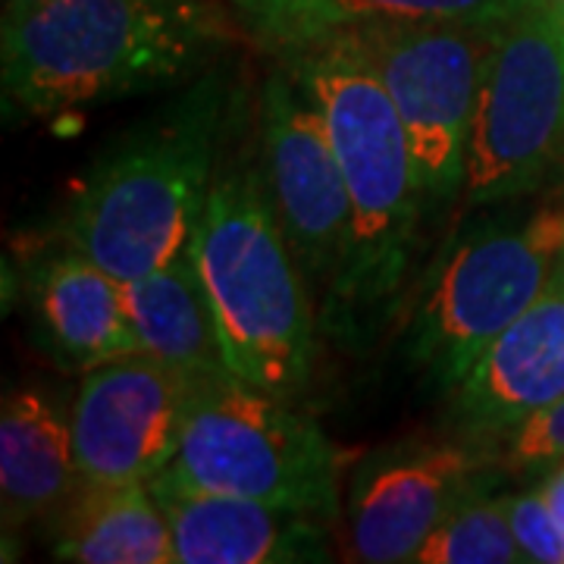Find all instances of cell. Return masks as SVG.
<instances>
[{
	"mask_svg": "<svg viewBox=\"0 0 564 564\" xmlns=\"http://www.w3.org/2000/svg\"><path fill=\"white\" fill-rule=\"evenodd\" d=\"M280 63L321 107L351 207L348 254L323 299V329L364 343L389 317L414 267L426 210L421 176L395 104L351 35Z\"/></svg>",
	"mask_w": 564,
	"mask_h": 564,
	"instance_id": "obj_1",
	"label": "cell"
},
{
	"mask_svg": "<svg viewBox=\"0 0 564 564\" xmlns=\"http://www.w3.org/2000/svg\"><path fill=\"white\" fill-rule=\"evenodd\" d=\"M229 25L220 0H44L3 22V110L39 120L185 85Z\"/></svg>",
	"mask_w": 564,
	"mask_h": 564,
	"instance_id": "obj_2",
	"label": "cell"
},
{
	"mask_svg": "<svg viewBox=\"0 0 564 564\" xmlns=\"http://www.w3.org/2000/svg\"><path fill=\"white\" fill-rule=\"evenodd\" d=\"M236 107L232 79L220 66L195 76L95 161L63 220V239L120 282L185 254L236 126Z\"/></svg>",
	"mask_w": 564,
	"mask_h": 564,
	"instance_id": "obj_3",
	"label": "cell"
},
{
	"mask_svg": "<svg viewBox=\"0 0 564 564\" xmlns=\"http://www.w3.org/2000/svg\"><path fill=\"white\" fill-rule=\"evenodd\" d=\"M251 151L254 144L220 158L192 254L232 373L267 395L295 402L314 380L317 329L307 280Z\"/></svg>",
	"mask_w": 564,
	"mask_h": 564,
	"instance_id": "obj_4",
	"label": "cell"
},
{
	"mask_svg": "<svg viewBox=\"0 0 564 564\" xmlns=\"http://www.w3.org/2000/svg\"><path fill=\"white\" fill-rule=\"evenodd\" d=\"M151 492L254 499L333 521L339 514V455L321 426L285 399L239 377L204 380L192 389L180 452Z\"/></svg>",
	"mask_w": 564,
	"mask_h": 564,
	"instance_id": "obj_5",
	"label": "cell"
},
{
	"mask_svg": "<svg viewBox=\"0 0 564 564\" xmlns=\"http://www.w3.org/2000/svg\"><path fill=\"white\" fill-rule=\"evenodd\" d=\"M564 254V207L524 223L489 220L458 232L433 261L408 326V355L455 392L511 323L540 299Z\"/></svg>",
	"mask_w": 564,
	"mask_h": 564,
	"instance_id": "obj_6",
	"label": "cell"
},
{
	"mask_svg": "<svg viewBox=\"0 0 564 564\" xmlns=\"http://www.w3.org/2000/svg\"><path fill=\"white\" fill-rule=\"evenodd\" d=\"M564 166V25L533 0L496 20L467 139L470 207L533 195Z\"/></svg>",
	"mask_w": 564,
	"mask_h": 564,
	"instance_id": "obj_7",
	"label": "cell"
},
{
	"mask_svg": "<svg viewBox=\"0 0 564 564\" xmlns=\"http://www.w3.org/2000/svg\"><path fill=\"white\" fill-rule=\"evenodd\" d=\"M496 20L386 22L351 32L395 104L426 207L464 192L467 139Z\"/></svg>",
	"mask_w": 564,
	"mask_h": 564,
	"instance_id": "obj_8",
	"label": "cell"
},
{
	"mask_svg": "<svg viewBox=\"0 0 564 564\" xmlns=\"http://www.w3.org/2000/svg\"><path fill=\"white\" fill-rule=\"evenodd\" d=\"M254 154L307 289H321L326 299L343 273L351 239L348 188L321 107L282 63L258 91Z\"/></svg>",
	"mask_w": 564,
	"mask_h": 564,
	"instance_id": "obj_9",
	"label": "cell"
},
{
	"mask_svg": "<svg viewBox=\"0 0 564 564\" xmlns=\"http://www.w3.org/2000/svg\"><path fill=\"white\" fill-rule=\"evenodd\" d=\"M505 467L477 445L408 436L370 452L351 474L345 527L355 562H414L426 536L467 499L502 484Z\"/></svg>",
	"mask_w": 564,
	"mask_h": 564,
	"instance_id": "obj_10",
	"label": "cell"
},
{
	"mask_svg": "<svg viewBox=\"0 0 564 564\" xmlns=\"http://www.w3.org/2000/svg\"><path fill=\"white\" fill-rule=\"evenodd\" d=\"M182 373L132 351L82 373L69 404L85 484H154L176 458L192 404Z\"/></svg>",
	"mask_w": 564,
	"mask_h": 564,
	"instance_id": "obj_11",
	"label": "cell"
},
{
	"mask_svg": "<svg viewBox=\"0 0 564 564\" xmlns=\"http://www.w3.org/2000/svg\"><path fill=\"white\" fill-rule=\"evenodd\" d=\"M564 395V280H552L540 299L484 351L452 392L455 436L489 455L533 411Z\"/></svg>",
	"mask_w": 564,
	"mask_h": 564,
	"instance_id": "obj_12",
	"label": "cell"
},
{
	"mask_svg": "<svg viewBox=\"0 0 564 564\" xmlns=\"http://www.w3.org/2000/svg\"><path fill=\"white\" fill-rule=\"evenodd\" d=\"M25 304L35 345L61 370L88 373L139 351L122 304V282L66 239L41 248L29 263Z\"/></svg>",
	"mask_w": 564,
	"mask_h": 564,
	"instance_id": "obj_13",
	"label": "cell"
},
{
	"mask_svg": "<svg viewBox=\"0 0 564 564\" xmlns=\"http://www.w3.org/2000/svg\"><path fill=\"white\" fill-rule=\"evenodd\" d=\"M176 564H299L326 562V518L295 508L207 492L158 496Z\"/></svg>",
	"mask_w": 564,
	"mask_h": 564,
	"instance_id": "obj_14",
	"label": "cell"
},
{
	"mask_svg": "<svg viewBox=\"0 0 564 564\" xmlns=\"http://www.w3.org/2000/svg\"><path fill=\"white\" fill-rule=\"evenodd\" d=\"M82 486L73 423L44 389H13L0 408L3 530L51 521Z\"/></svg>",
	"mask_w": 564,
	"mask_h": 564,
	"instance_id": "obj_15",
	"label": "cell"
},
{
	"mask_svg": "<svg viewBox=\"0 0 564 564\" xmlns=\"http://www.w3.org/2000/svg\"><path fill=\"white\" fill-rule=\"evenodd\" d=\"M261 54L289 61L370 25L414 20H492L514 0H220Z\"/></svg>",
	"mask_w": 564,
	"mask_h": 564,
	"instance_id": "obj_16",
	"label": "cell"
},
{
	"mask_svg": "<svg viewBox=\"0 0 564 564\" xmlns=\"http://www.w3.org/2000/svg\"><path fill=\"white\" fill-rule=\"evenodd\" d=\"M122 304L139 351L173 367L188 383L236 377L192 248L154 273L122 282Z\"/></svg>",
	"mask_w": 564,
	"mask_h": 564,
	"instance_id": "obj_17",
	"label": "cell"
},
{
	"mask_svg": "<svg viewBox=\"0 0 564 564\" xmlns=\"http://www.w3.org/2000/svg\"><path fill=\"white\" fill-rule=\"evenodd\" d=\"M51 552L76 564H176L173 527L148 484H85L47 521Z\"/></svg>",
	"mask_w": 564,
	"mask_h": 564,
	"instance_id": "obj_18",
	"label": "cell"
},
{
	"mask_svg": "<svg viewBox=\"0 0 564 564\" xmlns=\"http://www.w3.org/2000/svg\"><path fill=\"white\" fill-rule=\"evenodd\" d=\"M417 564H511L524 562L508 518V496L496 489L458 505L414 555Z\"/></svg>",
	"mask_w": 564,
	"mask_h": 564,
	"instance_id": "obj_19",
	"label": "cell"
},
{
	"mask_svg": "<svg viewBox=\"0 0 564 564\" xmlns=\"http://www.w3.org/2000/svg\"><path fill=\"white\" fill-rule=\"evenodd\" d=\"M496 458L505 474H545L564 462V395L558 402L533 411L518 423L508 440L499 445Z\"/></svg>",
	"mask_w": 564,
	"mask_h": 564,
	"instance_id": "obj_20",
	"label": "cell"
},
{
	"mask_svg": "<svg viewBox=\"0 0 564 564\" xmlns=\"http://www.w3.org/2000/svg\"><path fill=\"white\" fill-rule=\"evenodd\" d=\"M508 518L514 540L524 552V562L564 564V527L545 505L540 486L508 496Z\"/></svg>",
	"mask_w": 564,
	"mask_h": 564,
	"instance_id": "obj_21",
	"label": "cell"
},
{
	"mask_svg": "<svg viewBox=\"0 0 564 564\" xmlns=\"http://www.w3.org/2000/svg\"><path fill=\"white\" fill-rule=\"evenodd\" d=\"M540 492H543L545 505L552 508L555 521L564 527V462L555 464L552 470H545L543 484H540Z\"/></svg>",
	"mask_w": 564,
	"mask_h": 564,
	"instance_id": "obj_22",
	"label": "cell"
},
{
	"mask_svg": "<svg viewBox=\"0 0 564 564\" xmlns=\"http://www.w3.org/2000/svg\"><path fill=\"white\" fill-rule=\"evenodd\" d=\"M39 3H44V0H3V22L20 20L29 10H35Z\"/></svg>",
	"mask_w": 564,
	"mask_h": 564,
	"instance_id": "obj_23",
	"label": "cell"
},
{
	"mask_svg": "<svg viewBox=\"0 0 564 564\" xmlns=\"http://www.w3.org/2000/svg\"><path fill=\"white\" fill-rule=\"evenodd\" d=\"M536 7H543L545 13H552L564 25V0H533Z\"/></svg>",
	"mask_w": 564,
	"mask_h": 564,
	"instance_id": "obj_24",
	"label": "cell"
},
{
	"mask_svg": "<svg viewBox=\"0 0 564 564\" xmlns=\"http://www.w3.org/2000/svg\"><path fill=\"white\" fill-rule=\"evenodd\" d=\"M555 273L564 280V254H562V261H558V267H555Z\"/></svg>",
	"mask_w": 564,
	"mask_h": 564,
	"instance_id": "obj_25",
	"label": "cell"
}]
</instances>
